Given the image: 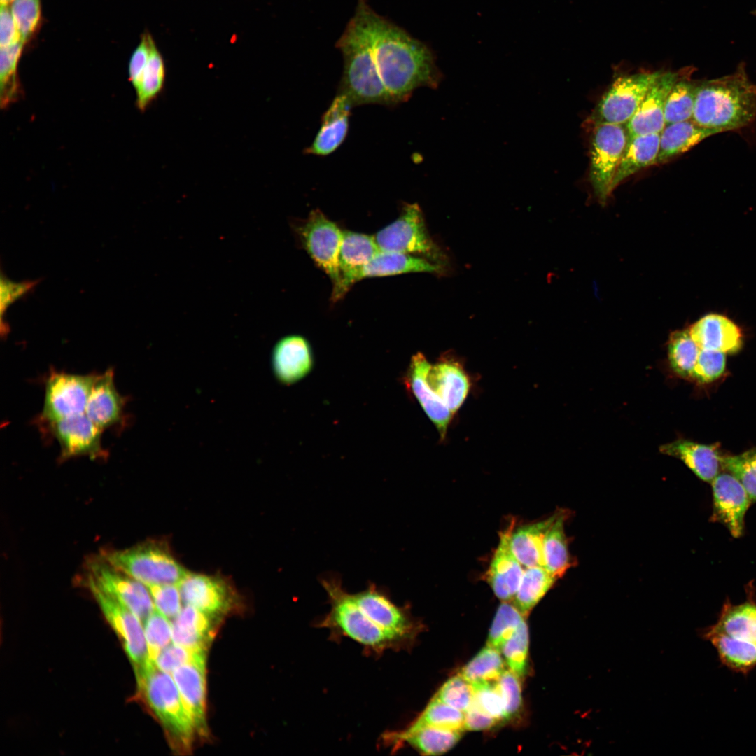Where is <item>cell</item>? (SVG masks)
Listing matches in <instances>:
<instances>
[{"instance_id":"cb8c5ba5","label":"cell","mask_w":756,"mask_h":756,"mask_svg":"<svg viewBox=\"0 0 756 756\" xmlns=\"http://www.w3.org/2000/svg\"><path fill=\"white\" fill-rule=\"evenodd\" d=\"M127 398L117 391L113 369L97 374L88 398L85 414L102 430L119 424L123 419Z\"/></svg>"},{"instance_id":"60d3db41","label":"cell","mask_w":756,"mask_h":756,"mask_svg":"<svg viewBox=\"0 0 756 756\" xmlns=\"http://www.w3.org/2000/svg\"><path fill=\"white\" fill-rule=\"evenodd\" d=\"M700 350L688 330L671 332L668 342V357L671 370L681 378L692 379Z\"/></svg>"},{"instance_id":"83f0119b","label":"cell","mask_w":756,"mask_h":756,"mask_svg":"<svg viewBox=\"0 0 756 756\" xmlns=\"http://www.w3.org/2000/svg\"><path fill=\"white\" fill-rule=\"evenodd\" d=\"M690 334L700 349L733 354L742 346L740 328L727 317L707 314L689 328Z\"/></svg>"},{"instance_id":"52a82bcc","label":"cell","mask_w":756,"mask_h":756,"mask_svg":"<svg viewBox=\"0 0 756 756\" xmlns=\"http://www.w3.org/2000/svg\"><path fill=\"white\" fill-rule=\"evenodd\" d=\"M382 251L399 252L428 260L442 270L447 258L428 233L417 203H405L399 216L374 236Z\"/></svg>"},{"instance_id":"7bdbcfd3","label":"cell","mask_w":756,"mask_h":756,"mask_svg":"<svg viewBox=\"0 0 756 756\" xmlns=\"http://www.w3.org/2000/svg\"><path fill=\"white\" fill-rule=\"evenodd\" d=\"M464 713L434 696L422 713L410 724L428 725L453 731H465Z\"/></svg>"},{"instance_id":"2e32d148","label":"cell","mask_w":756,"mask_h":756,"mask_svg":"<svg viewBox=\"0 0 756 756\" xmlns=\"http://www.w3.org/2000/svg\"><path fill=\"white\" fill-rule=\"evenodd\" d=\"M206 651H197L193 659L172 673L196 735H208L206 715Z\"/></svg>"},{"instance_id":"d6986e66","label":"cell","mask_w":756,"mask_h":756,"mask_svg":"<svg viewBox=\"0 0 756 756\" xmlns=\"http://www.w3.org/2000/svg\"><path fill=\"white\" fill-rule=\"evenodd\" d=\"M463 732L428 725L409 724L402 729L387 731L381 736V744L396 751L408 745L421 755H440L451 750L459 741Z\"/></svg>"},{"instance_id":"d590c367","label":"cell","mask_w":756,"mask_h":756,"mask_svg":"<svg viewBox=\"0 0 756 756\" xmlns=\"http://www.w3.org/2000/svg\"><path fill=\"white\" fill-rule=\"evenodd\" d=\"M568 515L566 510L556 512L555 519L547 529L543 539V567L556 580L561 578L572 566L564 531V523Z\"/></svg>"},{"instance_id":"d6a6232c","label":"cell","mask_w":756,"mask_h":756,"mask_svg":"<svg viewBox=\"0 0 756 756\" xmlns=\"http://www.w3.org/2000/svg\"><path fill=\"white\" fill-rule=\"evenodd\" d=\"M442 271L443 270L440 267L424 258L380 250L363 267L360 274V280L368 277L388 276L411 272L438 273Z\"/></svg>"},{"instance_id":"4dcf8cb0","label":"cell","mask_w":756,"mask_h":756,"mask_svg":"<svg viewBox=\"0 0 756 756\" xmlns=\"http://www.w3.org/2000/svg\"><path fill=\"white\" fill-rule=\"evenodd\" d=\"M706 629L741 642L756 644V603L749 600L733 605L727 601L716 622Z\"/></svg>"},{"instance_id":"9c48e42d","label":"cell","mask_w":756,"mask_h":756,"mask_svg":"<svg viewBox=\"0 0 756 756\" xmlns=\"http://www.w3.org/2000/svg\"><path fill=\"white\" fill-rule=\"evenodd\" d=\"M662 71L641 72L617 78L599 100L589 118L598 123L626 125Z\"/></svg>"},{"instance_id":"b9f144b4","label":"cell","mask_w":756,"mask_h":756,"mask_svg":"<svg viewBox=\"0 0 756 756\" xmlns=\"http://www.w3.org/2000/svg\"><path fill=\"white\" fill-rule=\"evenodd\" d=\"M691 74L678 80L669 92L664 108L665 125L692 119L697 83Z\"/></svg>"},{"instance_id":"4fadbf2b","label":"cell","mask_w":756,"mask_h":756,"mask_svg":"<svg viewBox=\"0 0 756 756\" xmlns=\"http://www.w3.org/2000/svg\"><path fill=\"white\" fill-rule=\"evenodd\" d=\"M104 617L120 639L134 669L141 674L150 661L144 626L140 620L125 605L97 587L88 584Z\"/></svg>"},{"instance_id":"8992f818","label":"cell","mask_w":756,"mask_h":756,"mask_svg":"<svg viewBox=\"0 0 756 756\" xmlns=\"http://www.w3.org/2000/svg\"><path fill=\"white\" fill-rule=\"evenodd\" d=\"M102 557L146 586L176 584L188 573L167 543L150 540L132 547L109 550Z\"/></svg>"},{"instance_id":"277c9868","label":"cell","mask_w":756,"mask_h":756,"mask_svg":"<svg viewBox=\"0 0 756 756\" xmlns=\"http://www.w3.org/2000/svg\"><path fill=\"white\" fill-rule=\"evenodd\" d=\"M336 47L344 61L337 93L344 95L352 107L369 104L394 106L378 71L366 22L357 6Z\"/></svg>"},{"instance_id":"db71d44e","label":"cell","mask_w":756,"mask_h":756,"mask_svg":"<svg viewBox=\"0 0 756 756\" xmlns=\"http://www.w3.org/2000/svg\"><path fill=\"white\" fill-rule=\"evenodd\" d=\"M155 609L167 618H174L181 611V594L176 584L147 586Z\"/></svg>"},{"instance_id":"7c38bea8","label":"cell","mask_w":756,"mask_h":756,"mask_svg":"<svg viewBox=\"0 0 756 756\" xmlns=\"http://www.w3.org/2000/svg\"><path fill=\"white\" fill-rule=\"evenodd\" d=\"M88 584H91L127 607L142 624L155 610L148 587L114 567L102 556L88 565Z\"/></svg>"},{"instance_id":"484cf974","label":"cell","mask_w":756,"mask_h":756,"mask_svg":"<svg viewBox=\"0 0 756 756\" xmlns=\"http://www.w3.org/2000/svg\"><path fill=\"white\" fill-rule=\"evenodd\" d=\"M220 620L186 605L171 622L172 642L190 650L207 651Z\"/></svg>"},{"instance_id":"bcb514c9","label":"cell","mask_w":756,"mask_h":756,"mask_svg":"<svg viewBox=\"0 0 756 756\" xmlns=\"http://www.w3.org/2000/svg\"><path fill=\"white\" fill-rule=\"evenodd\" d=\"M721 468L732 473L744 486L752 502H756V448L735 456L720 458Z\"/></svg>"},{"instance_id":"ee69618b","label":"cell","mask_w":756,"mask_h":756,"mask_svg":"<svg viewBox=\"0 0 756 756\" xmlns=\"http://www.w3.org/2000/svg\"><path fill=\"white\" fill-rule=\"evenodd\" d=\"M525 617L513 603L503 601L497 609L487 638V645L499 651Z\"/></svg>"},{"instance_id":"e0dca14e","label":"cell","mask_w":756,"mask_h":756,"mask_svg":"<svg viewBox=\"0 0 756 756\" xmlns=\"http://www.w3.org/2000/svg\"><path fill=\"white\" fill-rule=\"evenodd\" d=\"M713 520L721 522L735 538L743 533L746 513L752 503L742 484L732 473L719 472L710 482Z\"/></svg>"},{"instance_id":"816d5d0a","label":"cell","mask_w":756,"mask_h":756,"mask_svg":"<svg viewBox=\"0 0 756 756\" xmlns=\"http://www.w3.org/2000/svg\"><path fill=\"white\" fill-rule=\"evenodd\" d=\"M39 282V279L15 282L8 279L1 273L0 281V314L1 333L2 336L6 335L9 332V327L4 322V316L8 307L32 290Z\"/></svg>"},{"instance_id":"1f68e13d","label":"cell","mask_w":756,"mask_h":756,"mask_svg":"<svg viewBox=\"0 0 756 756\" xmlns=\"http://www.w3.org/2000/svg\"><path fill=\"white\" fill-rule=\"evenodd\" d=\"M659 141L660 133L638 135L628 139L611 183V192L626 178L656 164Z\"/></svg>"},{"instance_id":"ac0fdd59","label":"cell","mask_w":756,"mask_h":756,"mask_svg":"<svg viewBox=\"0 0 756 756\" xmlns=\"http://www.w3.org/2000/svg\"><path fill=\"white\" fill-rule=\"evenodd\" d=\"M690 71L662 72L651 85L636 113L626 123L629 139L661 133L665 127L664 108L666 98L675 83Z\"/></svg>"},{"instance_id":"7a4b0ae2","label":"cell","mask_w":756,"mask_h":756,"mask_svg":"<svg viewBox=\"0 0 756 756\" xmlns=\"http://www.w3.org/2000/svg\"><path fill=\"white\" fill-rule=\"evenodd\" d=\"M357 7L365 18L378 71L394 105L407 101L419 88H438L443 75L430 48L377 14L365 0H358Z\"/></svg>"},{"instance_id":"74e56055","label":"cell","mask_w":756,"mask_h":756,"mask_svg":"<svg viewBox=\"0 0 756 756\" xmlns=\"http://www.w3.org/2000/svg\"><path fill=\"white\" fill-rule=\"evenodd\" d=\"M506 664L498 650L486 645L461 670L460 674L472 686L496 682L503 673Z\"/></svg>"},{"instance_id":"30bf717a","label":"cell","mask_w":756,"mask_h":756,"mask_svg":"<svg viewBox=\"0 0 756 756\" xmlns=\"http://www.w3.org/2000/svg\"><path fill=\"white\" fill-rule=\"evenodd\" d=\"M302 246L330 279L332 291L340 284L339 256L343 231L320 209L312 210L297 228Z\"/></svg>"},{"instance_id":"91938a15","label":"cell","mask_w":756,"mask_h":756,"mask_svg":"<svg viewBox=\"0 0 756 756\" xmlns=\"http://www.w3.org/2000/svg\"><path fill=\"white\" fill-rule=\"evenodd\" d=\"M464 715L465 730L468 731L487 730L500 723L495 718L479 708L473 704V701L469 708L464 712Z\"/></svg>"},{"instance_id":"c3c4849f","label":"cell","mask_w":756,"mask_h":756,"mask_svg":"<svg viewBox=\"0 0 756 756\" xmlns=\"http://www.w3.org/2000/svg\"><path fill=\"white\" fill-rule=\"evenodd\" d=\"M434 697L464 713L472 704L474 689L458 673L448 679L438 690Z\"/></svg>"},{"instance_id":"11a10c76","label":"cell","mask_w":756,"mask_h":756,"mask_svg":"<svg viewBox=\"0 0 756 756\" xmlns=\"http://www.w3.org/2000/svg\"><path fill=\"white\" fill-rule=\"evenodd\" d=\"M504 699L507 720L521 711L522 695L521 678L510 669H505L497 681Z\"/></svg>"},{"instance_id":"3957f363","label":"cell","mask_w":756,"mask_h":756,"mask_svg":"<svg viewBox=\"0 0 756 756\" xmlns=\"http://www.w3.org/2000/svg\"><path fill=\"white\" fill-rule=\"evenodd\" d=\"M692 120L720 133L756 120V85L744 66L732 74L697 83Z\"/></svg>"},{"instance_id":"d4e9b609","label":"cell","mask_w":756,"mask_h":756,"mask_svg":"<svg viewBox=\"0 0 756 756\" xmlns=\"http://www.w3.org/2000/svg\"><path fill=\"white\" fill-rule=\"evenodd\" d=\"M272 365L275 377L285 384L304 377L313 366V356L307 340L300 335L281 338L274 346Z\"/></svg>"},{"instance_id":"94428289","label":"cell","mask_w":756,"mask_h":756,"mask_svg":"<svg viewBox=\"0 0 756 756\" xmlns=\"http://www.w3.org/2000/svg\"><path fill=\"white\" fill-rule=\"evenodd\" d=\"M13 1L14 0H1V4L9 5V4Z\"/></svg>"},{"instance_id":"7402d4cb","label":"cell","mask_w":756,"mask_h":756,"mask_svg":"<svg viewBox=\"0 0 756 756\" xmlns=\"http://www.w3.org/2000/svg\"><path fill=\"white\" fill-rule=\"evenodd\" d=\"M514 526L512 521L507 528L500 533L499 543L485 576L494 594L502 601L513 599L525 568L510 548V535Z\"/></svg>"},{"instance_id":"5bb4252c","label":"cell","mask_w":756,"mask_h":756,"mask_svg":"<svg viewBox=\"0 0 756 756\" xmlns=\"http://www.w3.org/2000/svg\"><path fill=\"white\" fill-rule=\"evenodd\" d=\"M178 587L184 603L213 617L221 619L237 607L235 592L222 578L188 572Z\"/></svg>"},{"instance_id":"5b68a950","label":"cell","mask_w":756,"mask_h":756,"mask_svg":"<svg viewBox=\"0 0 756 756\" xmlns=\"http://www.w3.org/2000/svg\"><path fill=\"white\" fill-rule=\"evenodd\" d=\"M136 679L140 693L162 723L174 749L190 750L196 734L174 678L152 662Z\"/></svg>"},{"instance_id":"8fae6325","label":"cell","mask_w":756,"mask_h":756,"mask_svg":"<svg viewBox=\"0 0 756 756\" xmlns=\"http://www.w3.org/2000/svg\"><path fill=\"white\" fill-rule=\"evenodd\" d=\"M96 375L51 370L45 383L41 420L50 424L85 413Z\"/></svg>"},{"instance_id":"6125c7cd","label":"cell","mask_w":756,"mask_h":756,"mask_svg":"<svg viewBox=\"0 0 756 756\" xmlns=\"http://www.w3.org/2000/svg\"><path fill=\"white\" fill-rule=\"evenodd\" d=\"M755 14L756 15V10L755 11Z\"/></svg>"},{"instance_id":"680465c9","label":"cell","mask_w":756,"mask_h":756,"mask_svg":"<svg viewBox=\"0 0 756 756\" xmlns=\"http://www.w3.org/2000/svg\"><path fill=\"white\" fill-rule=\"evenodd\" d=\"M9 5L1 4L0 46H10L22 40Z\"/></svg>"},{"instance_id":"ffe728a7","label":"cell","mask_w":756,"mask_h":756,"mask_svg":"<svg viewBox=\"0 0 756 756\" xmlns=\"http://www.w3.org/2000/svg\"><path fill=\"white\" fill-rule=\"evenodd\" d=\"M379 251L374 236L343 231L339 256L340 284L337 289L332 292V302L341 300L350 288L360 281L362 270Z\"/></svg>"},{"instance_id":"f6af8a7d","label":"cell","mask_w":756,"mask_h":756,"mask_svg":"<svg viewBox=\"0 0 756 756\" xmlns=\"http://www.w3.org/2000/svg\"><path fill=\"white\" fill-rule=\"evenodd\" d=\"M528 645V629L524 620L500 650L508 668L520 678L527 673Z\"/></svg>"},{"instance_id":"4316f807","label":"cell","mask_w":756,"mask_h":756,"mask_svg":"<svg viewBox=\"0 0 756 756\" xmlns=\"http://www.w3.org/2000/svg\"><path fill=\"white\" fill-rule=\"evenodd\" d=\"M352 108L344 95L337 93L323 113L319 130L305 153L316 156H326L335 151L347 136Z\"/></svg>"},{"instance_id":"44dd1931","label":"cell","mask_w":756,"mask_h":756,"mask_svg":"<svg viewBox=\"0 0 756 756\" xmlns=\"http://www.w3.org/2000/svg\"><path fill=\"white\" fill-rule=\"evenodd\" d=\"M427 380L452 414H455L465 400L470 379L463 365L451 354H444L431 365Z\"/></svg>"},{"instance_id":"ba28073f","label":"cell","mask_w":756,"mask_h":756,"mask_svg":"<svg viewBox=\"0 0 756 756\" xmlns=\"http://www.w3.org/2000/svg\"><path fill=\"white\" fill-rule=\"evenodd\" d=\"M629 139L626 125L598 123L592 125L590 139L589 180L596 197L605 204Z\"/></svg>"},{"instance_id":"f1b7e54d","label":"cell","mask_w":756,"mask_h":756,"mask_svg":"<svg viewBox=\"0 0 756 756\" xmlns=\"http://www.w3.org/2000/svg\"><path fill=\"white\" fill-rule=\"evenodd\" d=\"M662 454L682 461L699 479L710 483L720 472L721 456L715 447L679 439L662 444Z\"/></svg>"},{"instance_id":"f35d334b","label":"cell","mask_w":756,"mask_h":756,"mask_svg":"<svg viewBox=\"0 0 756 756\" xmlns=\"http://www.w3.org/2000/svg\"><path fill=\"white\" fill-rule=\"evenodd\" d=\"M24 42L22 40L1 48L0 51V103L6 108L22 95L18 76V64Z\"/></svg>"},{"instance_id":"6f0895ef","label":"cell","mask_w":756,"mask_h":756,"mask_svg":"<svg viewBox=\"0 0 756 756\" xmlns=\"http://www.w3.org/2000/svg\"><path fill=\"white\" fill-rule=\"evenodd\" d=\"M153 40L148 34L141 36L139 45L133 52L129 62V80L136 90L141 82V77L147 64L151 45Z\"/></svg>"},{"instance_id":"e575fe53","label":"cell","mask_w":756,"mask_h":756,"mask_svg":"<svg viewBox=\"0 0 756 756\" xmlns=\"http://www.w3.org/2000/svg\"><path fill=\"white\" fill-rule=\"evenodd\" d=\"M701 634L715 648L720 663L730 671L747 675L756 667V644L741 642L706 629Z\"/></svg>"},{"instance_id":"9a60e30c","label":"cell","mask_w":756,"mask_h":756,"mask_svg":"<svg viewBox=\"0 0 756 756\" xmlns=\"http://www.w3.org/2000/svg\"><path fill=\"white\" fill-rule=\"evenodd\" d=\"M49 430L60 446V461L87 456L92 459L105 458L106 451L102 444L104 431L85 413L50 424Z\"/></svg>"},{"instance_id":"f5cc1de1","label":"cell","mask_w":756,"mask_h":756,"mask_svg":"<svg viewBox=\"0 0 756 756\" xmlns=\"http://www.w3.org/2000/svg\"><path fill=\"white\" fill-rule=\"evenodd\" d=\"M726 365L725 354L701 349L692 379L700 384L712 382L722 376Z\"/></svg>"},{"instance_id":"ab89813d","label":"cell","mask_w":756,"mask_h":756,"mask_svg":"<svg viewBox=\"0 0 756 756\" xmlns=\"http://www.w3.org/2000/svg\"><path fill=\"white\" fill-rule=\"evenodd\" d=\"M165 66L161 54L153 42L149 58L139 87L135 90L136 106L144 112L163 90Z\"/></svg>"},{"instance_id":"f907efd6","label":"cell","mask_w":756,"mask_h":756,"mask_svg":"<svg viewBox=\"0 0 756 756\" xmlns=\"http://www.w3.org/2000/svg\"><path fill=\"white\" fill-rule=\"evenodd\" d=\"M472 687L474 704L500 723L508 721L504 699L497 682Z\"/></svg>"},{"instance_id":"7dc6e473","label":"cell","mask_w":756,"mask_h":756,"mask_svg":"<svg viewBox=\"0 0 756 756\" xmlns=\"http://www.w3.org/2000/svg\"><path fill=\"white\" fill-rule=\"evenodd\" d=\"M150 661L153 662L160 652L172 641V623L155 610L144 622Z\"/></svg>"},{"instance_id":"9f6ffc18","label":"cell","mask_w":756,"mask_h":756,"mask_svg":"<svg viewBox=\"0 0 756 756\" xmlns=\"http://www.w3.org/2000/svg\"><path fill=\"white\" fill-rule=\"evenodd\" d=\"M197 651L174 643L160 652L154 664L162 671L172 674L176 668L190 662Z\"/></svg>"},{"instance_id":"603a6c76","label":"cell","mask_w":756,"mask_h":756,"mask_svg":"<svg viewBox=\"0 0 756 756\" xmlns=\"http://www.w3.org/2000/svg\"><path fill=\"white\" fill-rule=\"evenodd\" d=\"M430 367L424 355L417 353L412 358L407 382L426 414L436 426L441 439L444 440L454 415L428 382Z\"/></svg>"},{"instance_id":"8d00e7d4","label":"cell","mask_w":756,"mask_h":756,"mask_svg":"<svg viewBox=\"0 0 756 756\" xmlns=\"http://www.w3.org/2000/svg\"><path fill=\"white\" fill-rule=\"evenodd\" d=\"M556 580L543 566L525 568L512 603L524 617L527 616Z\"/></svg>"},{"instance_id":"836d02e7","label":"cell","mask_w":756,"mask_h":756,"mask_svg":"<svg viewBox=\"0 0 756 756\" xmlns=\"http://www.w3.org/2000/svg\"><path fill=\"white\" fill-rule=\"evenodd\" d=\"M556 517V512L549 518L532 524L514 526L510 535L511 550L524 568L543 566L542 545L547 529Z\"/></svg>"},{"instance_id":"681fc988","label":"cell","mask_w":756,"mask_h":756,"mask_svg":"<svg viewBox=\"0 0 756 756\" xmlns=\"http://www.w3.org/2000/svg\"><path fill=\"white\" fill-rule=\"evenodd\" d=\"M10 9L22 40L25 43L39 27L40 0H14Z\"/></svg>"},{"instance_id":"6da1fadb","label":"cell","mask_w":756,"mask_h":756,"mask_svg":"<svg viewBox=\"0 0 756 756\" xmlns=\"http://www.w3.org/2000/svg\"><path fill=\"white\" fill-rule=\"evenodd\" d=\"M321 584L330 610L315 625L327 629L331 640L351 639L365 655L374 657L412 646L421 625L407 606L395 603L385 589L369 583L365 589L349 593L336 575L321 578Z\"/></svg>"},{"instance_id":"f546056e","label":"cell","mask_w":756,"mask_h":756,"mask_svg":"<svg viewBox=\"0 0 756 756\" xmlns=\"http://www.w3.org/2000/svg\"><path fill=\"white\" fill-rule=\"evenodd\" d=\"M719 133L698 125L692 119L665 125L660 133L655 164L665 163L690 150L705 139Z\"/></svg>"}]
</instances>
